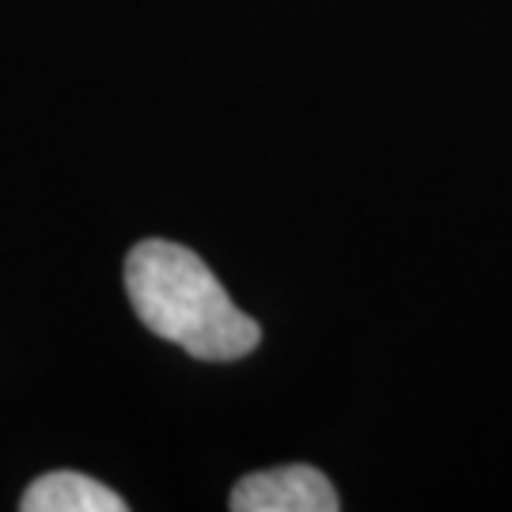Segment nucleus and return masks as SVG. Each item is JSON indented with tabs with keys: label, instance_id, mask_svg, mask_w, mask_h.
<instances>
[{
	"label": "nucleus",
	"instance_id": "nucleus-2",
	"mask_svg": "<svg viewBox=\"0 0 512 512\" xmlns=\"http://www.w3.org/2000/svg\"><path fill=\"white\" fill-rule=\"evenodd\" d=\"M228 505L236 512H338L342 501L330 478L308 463H289L274 471L243 475L232 486Z\"/></svg>",
	"mask_w": 512,
	"mask_h": 512
},
{
	"label": "nucleus",
	"instance_id": "nucleus-1",
	"mask_svg": "<svg viewBox=\"0 0 512 512\" xmlns=\"http://www.w3.org/2000/svg\"><path fill=\"white\" fill-rule=\"evenodd\" d=\"M126 293L156 338L198 361H239L255 353L262 330L228 300L213 270L190 247L145 239L126 255Z\"/></svg>",
	"mask_w": 512,
	"mask_h": 512
},
{
	"label": "nucleus",
	"instance_id": "nucleus-3",
	"mask_svg": "<svg viewBox=\"0 0 512 512\" xmlns=\"http://www.w3.org/2000/svg\"><path fill=\"white\" fill-rule=\"evenodd\" d=\"M23 512H126V497L80 471H50L27 486Z\"/></svg>",
	"mask_w": 512,
	"mask_h": 512
}]
</instances>
